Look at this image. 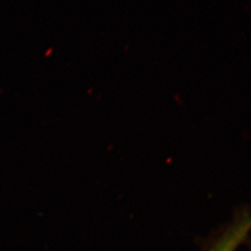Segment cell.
Listing matches in <instances>:
<instances>
[{"instance_id": "6da1fadb", "label": "cell", "mask_w": 251, "mask_h": 251, "mask_svg": "<svg viewBox=\"0 0 251 251\" xmlns=\"http://www.w3.org/2000/svg\"><path fill=\"white\" fill-rule=\"evenodd\" d=\"M251 233V210L239 211L209 247L208 251H236Z\"/></svg>"}]
</instances>
